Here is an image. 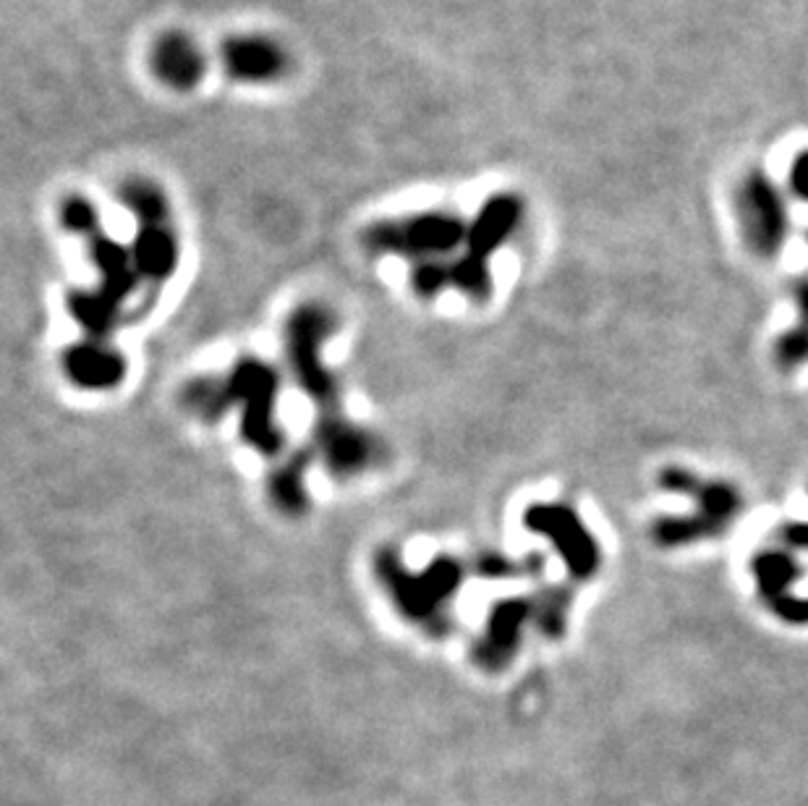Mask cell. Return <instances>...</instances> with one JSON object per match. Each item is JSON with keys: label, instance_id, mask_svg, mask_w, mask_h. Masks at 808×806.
I'll return each mask as SVG.
<instances>
[{"label": "cell", "instance_id": "obj_1", "mask_svg": "<svg viewBox=\"0 0 808 806\" xmlns=\"http://www.w3.org/2000/svg\"><path fill=\"white\" fill-rule=\"evenodd\" d=\"M468 220L447 210H421L411 216L388 218L372 223L364 244L375 254H398L417 265L451 262L455 250L466 246Z\"/></svg>", "mask_w": 808, "mask_h": 806}, {"label": "cell", "instance_id": "obj_7", "mask_svg": "<svg viewBox=\"0 0 808 806\" xmlns=\"http://www.w3.org/2000/svg\"><path fill=\"white\" fill-rule=\"evenodd\" d=\"M68 367L81 383L87 385H98V383H113L115 377L121 375V362L113 360L108 351L100 349H79L76 354H71L68 360Z\"/></svg>", "mask_w": 808, "mask_h": 806}, {"label": "cell", "instance_id": "obj_5", "mask_svg": "<svg viewBox=\"0 0 808 806\" xmlns=\"http://www.w3.org/2000/svg\"><path fill=\"white\" fill-rule=\"evenodd\" d=\"M218 60L225 77L244 87L280 85L294 68L288 47L265 32L228 34L218 47Z\"/></svg>", "mask_w": 808, "mask_h": 806}, {"label": "cell", "instance_id": "obj_6", "mask_svg": "<svg viewBox=\"0 0 808 806\" xmlns=\"http://www.w3.org/2000/svg\"><path fill=\"white\" fill-rule=\"evenodd\" d=\"M150 71L165 89L191 92L207 77V53L184 30H168L150 47Z\"/></svg>", "mask_w": 808, "mask_h": 806}, {"label": "cell", "instance_id": "obj_4", "mask_svg": "<svg viewBox=\"0 0 808 806\" xmlns=\"http://www.w3.org/2000/svg\"><path fill=\"white\" fill-rule=\"evenodd\" d=\"M735 212L743 239L759 257H772L787 239V205L783 191L764 170H749L735 191Z\"/></svg>", "mask_w": 808, "mask_h": 806}, {"label": "cell", "instance_id": "obj_2", "mask_svg": "<svg viewBox=\"0 0 808 806\" xmlns=\"http://www.w3.org/2000/svg\"><path fill=\"white\" fill-rule=\"evenodd\" d=\"M523 212L527 205L516 191H495L485 205H479L476 216L468 220L466 254L447 265L451 286L474 299H485L489 291V257L518 231Z\"/></svg>", "mask_w": 808, "mask_h": 806}, {"label": "cell", "instance_id": "obj_3", "mask_svg": "<svg viewBox=\"0 0 808 806\" xmlns=\"http://www.w3.org/2000/svg\"><path fill=\"white\" fill-rule=\"evenodd\" d=\"M121 205L136 218V241L131 257L150 280L170 278L178 265V233L173 225L170 199L150 178H129L119 189Z\"/></svg>", "mask_w": 808, "mask_h": 806}, {"label": "cell", "instance_id": "obj_8", "mask_svg": "<svg viewBox=\"0 0 808 806\" xmlns=\"http://www.w3.org/2000/svg\"><path fill=\"white\" fill-rule=\"evenodd\" d=\"M787 184H790L793 195L808 205V150L793 157L790 170H787Z\"/></svg>", "mask_w": 808, "mask_h": 806}]
</instances>
